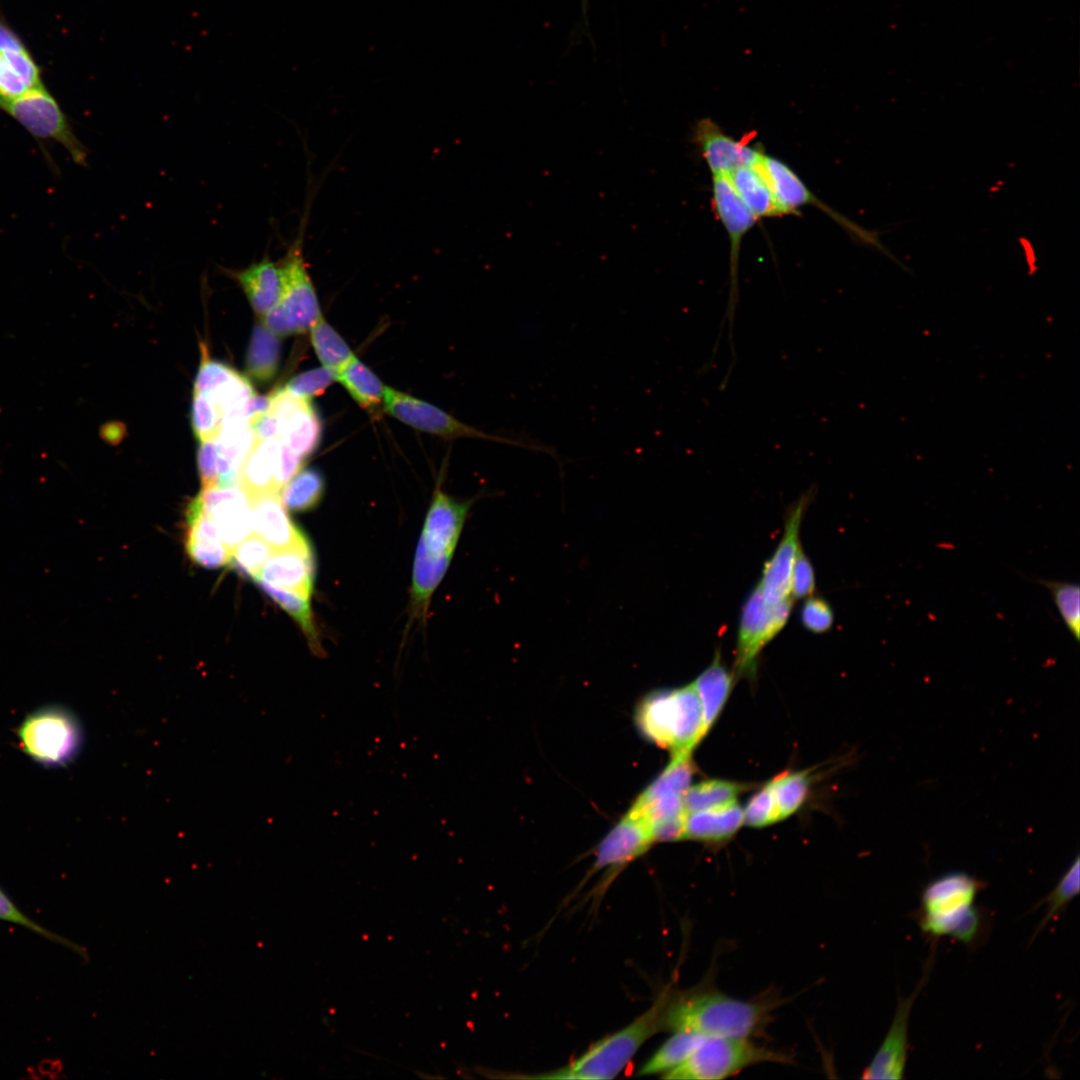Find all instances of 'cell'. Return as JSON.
I'll return each instance as SVG.
<instances>
[{
	"mask_svg": "<svg viewBox=\"0 0 1080 1080\" xmlns=\"http://www.w3.org/2000/svg\"><path fill=\"white\" fill-rule=\"evenodd\" d=\"M1079 856L1071 863L1062 875L1055 888L1047 895L1045 902L1048 910L1042 919L1037 931L1043 929L1047 923L1056 916L1074 897L1079 893Z\"/></svg>",
	"mask_w": 1080,
	"mask_h": 1080,
	"instance_id": "b9f144b4",
	"label": "cell"
},
{
	"mask_svg": "<svg viewBox=\"0 0 1080 1080\" xmlns=\"http://www.w3.org/2000/svg\"><path fill=\"white\" fill-rule=\"evenodd\" d=\"M336 381L366 410L375 411L383 404L386 386L355 355L337 371Z\"/></svg>",
	"mask_w": 1080,
	"mask_h": 1080,
	"instance_id": "4dcf8cb0",
	"label": "cell"
},
{
	"mask_svg": "<svg viewBox=\"0 0 1080 1080\" xmlns=\"http://www.w3.org/2000/svg\"><path fill=\"white\" fill-rule=\"evenodd\" d=\"M704 1036L688 1032L674 1031L638 1070V1075L649 1076L675 1069L682 1064L702 1042Z\"/></svg>",
	"mask_w": 1080,
	"mask_h": 1080,
	"instance_id": "d6a6232c",
	"label": "cell"
},
{
	"mask_svg": "<svg viewBox=\"0 0 1080 1080\" xmlns=\"http://www.w3.org/2000/svg\"><path fill=\"white\" fill-rule=\"evenodd\" d=\"M803 626L813 633H825L831 629L834 614L829 603L820 597H807L800 611Z\"/></svg>",
	"mask_w": 1080,
	"mask_h": 1080,
	"instance_id": "7dc6e473",
	"label": "cell"
},
{
	"mask_svg": "<svg viewBox=\"0 0 1080 1080\" xmlns=\"http://www.w3.org/2000/svg\"><path fill=\"white\" fill-rule=\"evenodd\" d=\"M733 674L717 653L712 663L692 683L700 700L705 735L717 720L733 686Z\"/></svg>",
	"mask_w": 1080,
	"mask_h": 1080,
	"instance_id": "4316f807",
	"label": "cell"
},
{
	"mask_svg": "<svg viewBox=\"0 0 1080 1080\" xmlns=\"http://www.w3.org/2000/svg\"><path fill=\"white\" fill-rule=\"evenodd\" d=\"M763 1063L793 1064V1056L760 1045L750 1038L704 1037L692 1054L662 1078L721 1080Z\"/></svg>",
	"mask_w": 1080,
	"mask_h": 1080,
	"instance_id": "8992f818",
	"label": "cell"
},
{
	"mask_svg": "<svg viewBox=\"0 0 1080 1080\" xmlns=\"http://www.w3.org/2000/svg\"><path fill=\"white\" fill-rule=\"evenodd\" d=\"M0 108L35 139L56 142L67 151L74 163L87 166V148L75 134L59 104L43 86L0 102Z\"/></svg>",
	"mask_w": 1080,
	"mask_h": 1080,
	"instance_id": "52a82bcc",
	"label": "cell"
},
{
	"mask_svg": "<svg viewBox=\"0 0 1080 1080\" xmlns=\"http://www.w3.org/2000/svg\"><path fill=\"white\" fill-rule=\"evenodd\" d=\"M694 138L713 176H727L739 167L756 166L764 154L751 145V137L736 139L707 118L696 123Z\"/></svg>",
	"mask_w": 1080,
	"mask_h": 1080,
	"instance_id": "9a60e30c",
	"label": "cell"
},
{
	"mask_svg": "<svg viewBox=\"0 0 1080 1080\" xmlns=\"http://www.w3.org/2000/svg\"><path fill=\"white\" fill-rule=\"evenodd\" d=\"M253 531L274 550L309 544L290 520L280 492H266L250 499Z\"/></svg>",
	"mask_w": 1080,
	"mask_h": 1080,
	"instance_id": "ffe728a7",
	"label": "cell"
},
{
	"mask_svg": "<svg viewBox=\"0 0 1080 1080\" xmlns=\"http://www.w3.org/2000/svg\"><path fill=\"white\" fill-rule=\"evenodd\" d=\"M24 48L17 37L0 24V50Z\"/></svg>",
	"mask_w": 1080,
	"mask_h": 1080,
	"instance_id": "11a10c76",
	"label": "cell"
},
{
	"mask_svg": "<svg viewBox=\"0 0 1080 1080\" xmlns=\"http://www.w3.org/2000/svg\"><path fill=\"white\" fill-rule=\"evenodd\" d=\"M927 976L928 974L924 975L912 994L906 998H899L891 1025L871 1062L864 1069L863 1079L903 1078L907 1059L910 1014Z\"/></svg>",
	"mask_w": 1080,
	"mask_h": 1080,
	"instance_id": "2e32d148",
	"label": "cell"
},
{
	"mask_svg": "<svg viewBox=\"0 0 1080 1080\" xmlns=\"http://www.w3.org/2000/svg\"><path fill=\"white\" fill-rule=\"evenodd\" d=\"M742 824L743 809L736 801L686 813L685 839L720 844L732 838Z\"/></svg>",
	"mask_w": 1080,
	"mask_h": 1080,
	"instance_id": "cb8c5ba5",
	"label": "cell"
},
{
	"mask_svg": "<svg viewBox=\"0 0 1080 1080\" xmlns=\"http://www.w3.org/2000/svg\"><path fill=\"white\" fill-rule=\"evenodd\" d=\"M254 432L256 441L278 438L280 435V423L277 417L267 411L258 419L249 424Z\"/></svg>",
	"mask_w": 1080,
	"mask_h": 1080,
	"instance_id": "f5cc1de1",
	"label": "cell"
},
{
	"mask_svg": "<svg viewBox=\"0 0 1080 1080\" xmlns=\"http://www.w3.org/2000/svg\"><path fill=\"white\" fill-rule=\"evenodd\" d=\"M749 788V784L721 779L690 785L683 794L684 810L691 813L734 802L738 795Z\"/></svg>",
	"mask_w": 1080,
	"mask_h": 1080,
	"instance_id": "e575fe53",
	"label": "cell"
},
{
	"mask_svg": "<svg viewBox=\"0 0 1080 1080\" xmlns=\"http://www.w3.org/2000/svg\"><path fill=\"white\" fill-rule=\"evenodd\" d=\"M451 558L452 555L448 554L437 556L430 553L419 539L412 577V602L416 616H425L430 598L443 579Z\"/></svg>",
	"mask_w": 1080,
	"mask_h": 1080,
	"instance_id": "83f0119b",
	"label": "cell"
},
{
	"mask_svg": "<svg viewBox=\"0 0 1080 1080\" xmlns=\"http://www.w3.org/2000/svg\"><path fill=\"white\" fill-rule=\"evenodd\" d=\"M254 578L310 598L314 578L310 544L274 550Z\"/></svg>",
	"mask_w": 1080,
	"mask_h": 1080,
	"instance_id": "d6986e66",
	"label": "cell"
},
{
	"mask_svg": "<svg viewBox=\"0 0 1080 1080\" xmlns=\"http://www.w3.org/2000/svg\"><path fill=\"white\" fill-rule=\"evenodd\" d=\"M321 434L322 424L311 402L280 422V442L303 458L317 449Z\"/></svg>",
	"mask_w": 1080,
	"mask_h": 1080,
	"instance_id": "f546056e",
	"label": "cell"
},
{
	"mask_svg": "<svg viewBox=\"0 0 1080 1080\" xmlns=\"http://www.w3.org/2000/svg\"><path fill=\"white\" fill-rule=\"evenodd\" d=\"M635 723L642 736L672 754L692 752L705 736L702 708L692 683L646 695L636 708Z\"/></svg>",
	"mask_w": 1080,
	"mask_h": 1080,
	"instance_id": "3957f363",
	"label": "cell"
},
{
	"mask_svg": "<svg viewBox=\"0 0 1080 1080\" xmlns=\"http://www.w3.org/2000/svg\"><path fill=\"white\" fill-rule=\"evenodd\" d=\"M325 483L322 474L306 468L297 472L281 489L280 497L286 509L303 512L314 508L321 500Z\"/></svg>",
	"mask_w": 1080,
	"mask_h": 1080,
	"instance_id": "d590c367",
	"label": "cell"
},
{
	"mask_svg": "<svg viewBox=\"0 0 1080 1080\" xmlns=\"http://www.w3.org/2000/svg\"><path fill=\"white\" fill-rule=\"evenodd\" d=\"M274 549L256 534H250L231 550L229 564L240 574L253 579Z\"/></svg>",
	"mask_w": 1080,
	"mask_h": 1080,
	"instance_id": "60d3db41",
	"label": "cell"
},
{
	"mask_svg": "<svg viewBox=\"0 0 1080 1080\" xmlns=\"http://www.w3.org/2000/svg\"><path fill=\"white\" fill-rule=\"evenodd\" d=\"M196 499L230 550L252 533L250 498L239 485L202 488Z\"/></svg>",
	"mask_w": 1080,
	"mask_h": 1080,
	"instance_id": "5bb4252c",
	"label": "cell"
},
{
	"mask_svg": "<svg viewBox=\"0 0 1080 1080\" xmlns=\"http://www.w3.org/2000/svg\"><path fill=\"white\" fill-rule=\"evenodd\" d=\"M280 440L255 441L240 469L238 485L249 498L275 491L274 477Z\"/></svg>",
	"mask_w": 1080,
	"mask_h": 1080,
	"instance_id": "484cf974",
	"label": "cell"
},
{
	"mask_svg": "<svg viewBox=\"0 0 1080 1080\" xmlns=\"http://www.w3.org/2000/svg\"><path fill=\"white\" fill-rule=\"evenodd\" d=\"M792 605L793 599L768 603L759 587L754 588L743 606L738 627L734 665L739 675L755 673L761 651L784 628Z\"/></svg>",
	"mask_w": 1080,
	"mask_h": 1080,
	"instance_id": "30bf717a",
	"label": "cell"
},
{
	"mask_svg": "<svg viewBox=\"0 0 1080 1080\" xmlns=\"http://www.w3.org/2000/svg\"><path fill=\"white\" fill-rule=\"evenodd\" d=\"M31 90L30 86L0 50V102L17 98Z\"/></svg>",
	"mask_w": 1080,
	"mask_h": 1080,
	"instance_id": "681fc988",
	"label": "cell"
},
{
	"mask_svg": "<svg viewBox=\"0 0 1080 1080\" xmlns=\"http://www.w3.org/2000/svg\"><path fill=\"white\" fill-rule=\"evenodd\" d=\"M1051 594L1058 613L1076 641L1080 638V587L1077 583L1040 579Z\"/></svg>",
	"mask_w": 1080,
	"mask_h": 1080,
	"instance_id": "ab89813d",
	"label": "cell"
},
{
	"mask_svg": "<svg viewBox=\"0 0 1080 1080\" xmlns=\"http://www.w3.org/2000/svg\"><path fill=\"white\" fill-rule=\"evenodd\" d=\"M280 363V340L267 327L253 328L246 357V373L254 381L265 384L276 375Z\"/></svg>",
	"mask_w": 1080,
	"mask_h": 1080,
	"instance_id": "1f68e13d",
	"label": "cell"
},
{
	"mask_svg": "<svg viewBox=\"0 0 1080 1080\" xmlns=\"http://www.w3.org/2000/svg\"><path fill=\"white\" fill-rule=\"evenodd\" d=\"M814 590V569L809 558L800 547L792 570L790 594L793 600L803 599L812 596Z\"/></svg>",
	"mask_w": 1080,
	"mask_h": 1080,
	"instance_id": "c3c4849f",
	"label": "cell"
},
{
	"mask_svg": "<svg viewBox=\"0 0 1080 1080\" xmlns=\"http://www.w3.org/2000/svg\"><path fill=\"white\" fill-rule=\"evenodd\" d=\"M19 749L49 769L68 767L79 756L84 731L77 715L61 704H47L28 713L14 730Z\"/></svg>",
	"mask_w": 1080,
	"mask_h": 1080,
	"instance_id": "5b68a950",
	"label": "cell"
},
{
	"mask_svg": "<svg viewBox=\"0 0 1080 1080\" xmlns=\"http://www.w3.org/2000/svg\"><path fill=\"white\" fill-rule=\"evenodd\" d=\"M309 206L302 215L298 233L278 261L282 274V294L276 304L293 325L296 334L310 330L322 315L304 255V235Z\"/></svg>",
	"mask_w": 1080,
	"mask_h": 1080,
	"instance_id": "9c48e42d",
	"label": "cell"
},
{
	"mask_svg": "<svg viewBox=\"0 0 1080 1080\" xmlns=\"http://www.w3.org/2000/svg\"><path fill=\"white\" fill-rule=\"evenodd\" d=\"M223 272L237 281L253 310L261 317L272 309L281 298L282 274L279 262L269 255L242 269L222 268Z\"/></svg>",
	"mask_w": 1080,
	"mask_h": 1080,
	"instance_id": "603a6c76",
	"label": "cell"
},
{
	"mask_svg": "<svg viewBox=\"0 0 1080 1080\" xmlns=\"http://www.w3.org/2000/svg\"><path fill=\"white\" fill-rule=\"evenodd\" d=\"M309 331L312 346L323 367L337 373L354 356L344 339L323 315L316 320Z\"/></svg>",
	"mask_w": 1080,
	"mask_h": 1080,
	"instance_id": "8d00e7d4",
	"label": "cell"
},
{
	"mask_svg": "<svg viewBox=\"0 0 1080 1080\" xmlns=\"http://www.w3.org/2000/svg\"><path fill=\"white\" fill-rule=\"evenodd\" d=\"M781 1003L776 992L751 1000L734 998L705 979L687 990L673 988L663 1030L688 1031L704 1037L762 1038L767 1036L773 1011Z\"/></svg>",
	"mask_w": 1080,
	"mask_h": 1080,
	"instance_id": "6da1fadb",
	"label": "cell"
},
{
	"mask_svg": "<svg viewBox=\"0 0 1080 1080\" xmlns=\"http://www.w3.org/2000/svg\"><path fill=\"white\" fill-rule=\"evenodd\" d=\"M383 405L386 412L394 418L412 428L426 433L444 438H481L526 448L528 450L551 453L550 447L546 448L535 442L487 434L459 421L442 409L426 401L389 386L385 387Z\"/></svg>",
	"mask_w": 1080,
	"mask_h": 1080,
	"instance_id": "ba28073f",
	"label": "cell"
},
{
	"mask_svg": "<svg viewBox=\"0 0 1080 1080\" xmlns=\"http://www.w3.org/2000/svg\"><path fill=\"white\" fill-rule=\"evenodd\" d=\"M255 441L254 432L243 414L221 418L220 428L215 437L217 486L238 485L241 466Z\"/></svg>",
	"mask_w": 1080,
	"mask_h": 1080,
	"instance_id": "44dd1931",
	"label": "cell"
},
{
	"mask_svg": "<svg viewBox=\"0 0 1080 1080\" xmlns=\"http://www.w3.org/2000/svg\"><path fill=\"white\" fill-rule=\"evenodd\" d=\"M744 823L764 827L780 820L777 804L769 784L752 796L743 810Z\"/></svg>",
	"mask_w": 1080,
	"mask_h": 1080,
	"instance_id": "bcb514c9",
	"label": "cell"
},
{
	"mask_svg": "<svg viewBox=\"0 0 1080 1080\" xmlns=\"http://www.w3.org/2000/svg\"><path fill=\"white\" fill-rule=\"evenodd\" d=\"M588 1H589V0H582V5H581V6H582L583 8H586V7H588Z\"/></svg>",
	"mask_w": 1080,
	"mask_h": 1080,
	"instance_id": "9f6ffc18",
	"label": "cell"
},
{
	"mask_svg": "<svg viewBox=\"0 0 1080 1080\" xmlns=\"http://www.w3.org/2000/svg\"><path fill=\"white\" fill-rule=\"evenodd\" d=\"M0 920L21 926L40 937L45 938L57 945H60L66 949L71 950L84 960L88 959V953L84 947L71 941L70 939L61 936L48 928L37 923L24 913L17 904L11 899V897L0 886Z\"/></svg>",
	"mask_w": 1080,
	"mask_h": 1080,
	"instance_id": "f35d334b",
	"label": "cell"
},
{
	"mask_svg": "<svg viewBox=\"0 0 1080 1080\" xmlns=\"http://www.w3.org/2000/svg\"><path fill=\"white\" fill-rule=\"evenodd\" d=\"M239 375L240 373L226 364L210 359L206 349L202 346L201 364L195 378L193 391L207 395Z\"/></svg>",
	"mask_w": 1080,
	"mask_h": 1080,
	"instance_id": "ee69618b",
	"label": "cell"
},
{
	"mask_svg": "<svg viewBox=\"0 0 1080 1080\" xmlns=\"http://www.w3.org/2000/svg\"><path fill=\"white\" fill-rule=\"evenodd\" d=\"M673 988V983L667 984L641 1015L593 1043L571 1063L536 1077L583 1080L616 1077L644 1043L663 1030L664 1014Z\"/></svg>",
	"mask_w": 1080,
	"mask_h": 1080,
	"instance_id": "7a4b0ae2",
	"label": "cell"
},
{
	"mask_svg": "<svg viewBox=\"0 0 1080 1080\" xmlns=\"http://www.w3.org/2000/svg\"><path fill=\"white\" fill-rule=\"evenodd\" d=\"M188 524L185 548L190 558L205 568L229 564L231 550L224 544L216 525L196 497L186 511Z\"/></svg>",
	"mask_w": 1080,
	"mask_h": 1080,
	"instance_id": "7402d4cb",
	"label": "cell"
},
{
	"mask_svg": "<svg viewBox=\"0 0 1080 1080\" xmlns=\"http://www.w3.org/2000/svg\"><path fill=\"white\" fill-rule=\"evenodd\" d=\"M811 490L794 503L786 516L784 534L772 557L765 563L758 587L764 599L777 604L792 599L791 575L800 545V525Z\"/></svg>",
	"mask_w": 1080,
	"mask_h": 1080,
	"instance_id": "4fadbf2b",
	"label": "cell"
},
{
	"mask_svg": "<svg viewBox=\"0 0 1080 1080\" xmlns=\"http://www.w3.org/2000/svg\"><path fill=\"white\" fill-rule=\"evenodd\" d=\"M334 381L336 373L328 368L311 369L291 378L282 388L306 399L323 393Z\"/></svg>",
	"mask_w": 1080,
	"mask_h": 1080,
	"instance_id": "f6af8a7d",
	"label": "cell"
},
{
	"mask_svg": "<svg viewBox=\"0 0 1080 1080\" xmlns=\"http://www.w3.org/2000/svg\"><path fill=\"white\" fill-rule=\"evenodd\" d=\"M757 166L764 174L786 215L796 213L801 206L813 205L846 229L852 237L863 244L875 247L888 255L893 261L898 262L881 243L878 233L860 227L819 200L786 163L773 156L763 154Z\"/></svg>",
	"mask_w": 1080,
	"mask_h": 1080,
	"instance_id": "8fae6325",
	"label": "cell"
},
{
	"mask_svg": "<svg viewBox=\"0 0 1080 1080\" xmlns=\"http://www.w3.org/2000/svg\"><path fill=\"white\" fill-rule=\"evenodd\" d=\"M692 752L672 754V758L663 771L638 795L631 809H639L657 799L682 795L690 786L695 773Z\"/></svg>",
	"mask_w": 1080,
	"mask_h": 1080,
	"instance_id": "f1b7e54d",
	"label": "cell"
},
{
	"mask_svg": "<svg viewBox=\"0 0 1080 1080\" xmlns=\"http://www.w3.org/2000/svg\"><path fill=\"white\" fill-rule=\"evenodd\" d=\"M192 428L199 441L215 438L221 424L216 404L205 394L193 393Z\"/></svg>",
	"mask_w": 1080,
	"mask_h": 1080,
	"instance_id": "7bdbcfd3",
	"label": "cell"
},
{
	"mask_svg": "<svg viewBox=\"0 0 1080 1080\" xmlns=\"http://www.w3.org/2000/svg\"><path fill=\"white\" fill-rule=\"evenodd\" d=\"M270 406V396H261L254 394L245 403L243 408L244 417L248 423H252L258 419L261 415L266 413Z\"/></svg>",
	"mask_w": 1080,
	"mask_h": 1080,
	"instance_id": "db71d44e",
	"label": "cell"
},
{
	"mask_svg": "<svg viewBox=\"0 0 1080 1080\" xmlns=\"http://www.w3.org/2000/svg\"><path fill=\"white\" fill-rule=\"evenodd\" d=\"M197 463L202 488L217 486L218 470L215 438L200 441Z\"/></svg>",
	"mask_w": 1080,
	"mask_h": 1080,
	"instance_id": "816d5d0a",
	"label": "cell"
},
{
	"mask_svg": "<svg viewBox=\"0 0 1080 1080\" xmlns=\"http://www.w3.org/2000/svg\"><path fill=\"white\" fill-rule=\"evenodd\" d=\"M304 458L280 442L274 477V488L277 492L302 469Z\"/></svg>",
	"mask_w": 1080,
	"mask_h": 1080,
	"instance_id": "f907efd6",
	"label": "cell"
},
{
	"mask_svg": "<svg viewBox=\"0 0 1080 1080\" xmlns=\"http://www.w3.org/2000/svg\"><path fill=\"white\" fill-rule=\"evenodd\" d=\"M471 501L458 502L437 490L428 510L420 540L434 555H453Z\"/></svg>",
	"mask_w": 1080,
	"mask_h": 1080,
	"instance_id": "ac0fdd59",
	"label": "cell"
},
{
	"mask_svg": "<svg viewBox=\"0 0 1080 1080\" xmlns=\"http://www.w3.org/2000/svg\"><path fill=\"white\" fill-rule=\"evenodd\" d=\"M982 886L979 880L960 871L932 880L921 897L919 920L922 930L932 936L973 942L980 927L974 902Z\"/></svg>",
	"mask_w": 1080,
	"mask_h": 1080,
	"instance_id": "277c9868",
	"label": "cell"
},
{
	"mask_svg": "<svg viewBox=\"0 0 1080 1080\" xmlns=\"http://www.w3.org/2000/svg\"><path fill=\"white\" fill-rule=\"evenodd\" d=\"M726 178L757 219L786 215L757 165L739 167Z\"/></svg>",
	"mask_w": 1080,
	"mask_h": 1080,
	"instance_id": "d4e9b609",
	"label": "cell"
},
{
	"mask_svg": "<svg viewBox=\"0 0 1080 1080\" xmlns=\"http://www.w3.org/2000/svg\"><path fill=\"white\" fill-rule=\"evenodd\" d=\"M775 798L780 820L795 813L805 802L810 777L807 771L784 772L769 783Z\"/></svg>",
	"mask_w": 1080,
	"mask_h": 1080,
	"instance_id": "74e56055",
	"label": "cell"
},
{
	"mask_svg": "<svg viewBox=\"0 0 1080 1080\" xmlns=\"http://www.w3.org/2000/svg\"><path fill=\"white\" fill-rule=\"evenodd\" d=\"M253 580L297 622L304 632L312 651L317 656H323V648L313 620L310 598L297 592L271 585L259 578H254Z\"/></svg>",
	"mask_w": 1080,
	"mask_h": 1080,
	"instance_id": "836d02e7",
	"label": "cell"
},
{
	"mask_svg": "<svg viewBox=\"0 0 1080 1080\" xmlns=\"http://www.w3.org/2000/svg\"><path fill=\"white\" fill-rule=\"evenodd\" d=\"M652 843L648 825L625 814L598 845L591 872L608 869L614 877L615 872L646 853Z\"/></svg>",
	"mask_w": 1080,
	"mask_h": 1080,
	"instance_id": "e0dca14e",
	"label": "cell"
},
{
	"mask_svg": "<svg viewBox=\"0 0 1080 1080\" xmlns=\"http://www.w3.org/2000/svg\"><path fill=\"white\" fill-rule=\"evenodd\" d=\"M712 204L723 224L730 244L729 297L725 321L729 325L731 352L734 354L732 329L738 305V262L743 237L755 225L757 218L746 207L726 176H713Z\"/></svg>",
	"mask_w": 1080,
	"mask_h": 1080,
	"instance_id": "7c38bea8",
	"label": "cell"
}]
</instances>
